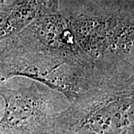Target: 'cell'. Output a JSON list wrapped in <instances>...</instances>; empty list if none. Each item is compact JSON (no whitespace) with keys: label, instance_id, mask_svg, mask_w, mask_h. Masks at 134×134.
<instances>
[{"label":"cell","instance_id":"cell-1","mask_svg":"<svg viewBox=\"0 0 134 134\" xmlns=\"http://www.w3.org/2000/svg\"><path fill=\"white\" fill-rule=\"evenodd\" d=\"M54 134H134V75L77 97L57 115Z\"/></svg>","mask_w":134,"mask_h":134},{"label":"cell","instance_id":"cell-2","mask_svg":"<svg viewBox=\"0 0 134 134\" xmlns=\"http://www.w3.org/2000/svg\"><path fill=\"white\" fill-rule=\"evenodd\" d=\"M83 62L104 77L133 75L134 21L130 12L70 17Z\"/></svg>","mask_w":134,"mask_h":134},{"label":"cell","instance_id":"cell-3","mask_svg":"<svg viewBox=\"0 0 134 134\" xmlns=\"http://www.w3.org/2000/svg\"><path fill=\"white\" fill-rule=\"evenodd\" d=\"M25 77L60 92L69 103L98 84L96 72L25 43L15 35L0 51V83Z\"/></svg>","mask_w":134,"mask_h":134},{"label":"cell","instance_id":"cell-4","mask_svg":"<svg viewBox=\"0 0 134 134\" xmlns=\"http://www.w3.org/2000/svg\"><path fill=\"white\" fill-rule=\"evenodd\" d=\"M0 94L4 100L0 134H54L56 117L66 108L60 92L34 81L19 89L0 85Z\"/></svg>","mask_w":134,"mask_h":134},{"label":"cell","instance_id":"cell-5","mask_svg":"<svg viewBox=\"0 0 134 134\" xmlns=\"http://www.w3.org/2000/svg\"><path fill=\"white\" fill-rule=\"evenodd\" d=\"M58 12L59 0H15L0 9V41L14 37L39 16Z\"/></svg>","mask_w":134,"mask_h":134},{"label":"cell","instance_id":"cell-6","mask_svg":"<svg viewBox=\"0 0 134 134\" xmlns=\"http://www.w3.org/2000/svg\"><path fill=\"white\" fill-rule=\"evenodd\" d=\"M3 110H4V100H3V98L0 94V118L2 115Z\"/></svg>","mask_w":134,"mask_h":134},{"label":"cell","instance_id":"cell-7","mask_svg":"<svg viewBox=\"0 0 134 134\" xmlns=\"http://www.w3.org/2000/svg\"><path fill=\"white\" fill-rule=\"evenodd\" d=\"M5 0H0V9L4 7V3Z\"/></svg>","mask_w":134,"mask_h":134}]
</instances>
